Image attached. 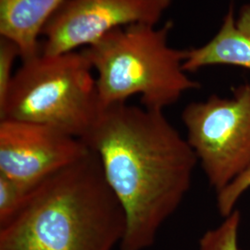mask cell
I'll return each instance as SVG.
<instances>
[{"label": "cell", "instance_id": "7", "mask_svg": "<svg viewBox=\"0 0 250 250\" xmlns=\"http://www.w3.org/2000/svg\"><path fill=\"white\" fill-rule=\"evenodd\" d=\"M90 151L80 138L48 125L0 120V174L35 188Z\"/></svg>", "mask_w": 250, "mask_h": 250}, {"label": "cell", "instance_id": "2", "mask_svg": "<svg viewBox=\"0 0 250 250\" xmlns=\"http://www.w3.org/2000/svg\"><path fill=\"white\" fill-rule=\"evenodd\" d=\"M125 229V211L90 149L33 189L0 226V250H113Z\"/></svg>", "mask_w": 250, "mask_h": 250}, {"label": "cell", "instance_id": "13", "mask_svg": "<svg viewBox=\"0 0 250 250\" xmlns=\"http://www.w3.org/2000/svg\"><path fill=\"white\" fill-rule=\"evenodd\" d=\"M250 188V166L234 180L217 192V208L226 218L235 209V205L244 193Z\"/></svg>", "mask_w": 250, "mask_h": 250}, {"label": "cell", "instance_id": "6", "mask_svg": "<svg viewBox=\"0 0 250 250\" xmlns=\"http://www.w3.org/2000/svg\"><path fill=\"white\" fill-rule=\"evenodd\" d=\"M170 4L171 0H66L43 29L41 52L76 51L121 27L158 25Z\"/></svg>", "mask_w": 250, "mask_h": 250}, {"label": "cell", "instance_id": "11", "mask_svg": "<svg viewBox=\"0 0 250 250\" xmlns=\"http://www.w3.org/2000/svg\"><path fill=\"white\" fill-rule=\"evenodd\" d=\"M33 189L0 174V226L18 212Z\"/></svg>", "mask_w": 250, "mask_h": 250}, {"label": "cell", "instance_id": "5", "mask_svg": "<svg viewBox=\"0 0 250 250\" xmlns=\"http://www.w3.org/2000/svg\"><path fill=\"white\" fill-rule=\"evenodd\" d=\"M186 139L216 192L250 166V83L231 98L211 95L182 112Z\"/></svg>", "mask_w": 250, "mask_h": 250}, {"label": "cell", "instance_id": "3", "mask_svg": "<svg viewBox=\"0 0 250 250\" xmlns=\"http://www.w3.org/2000/svg\"><path fill=\"white\" fill-rule=\"evenodd\" d=\"M172 27L170 21L121 27L82 50L97 73L102 108L138 95L142 107L163 111L200 87L184 70L187 49L169 45Z\"/></svg>", "mask_w": 250, "mask_h": 250}, {"label": "cell", "instance_id": "1", "mask_svg": "<svg viewBox=\"0 0 250 250\" xmlns=\"http://www.w3.org/2000/svg\"><path fill=\"white\" fill-rule=\"evenodd\" d=\"M125 211L121 250H145L191 188L198 161L163 111L118 103L101 109L83 140Z\"/></svg>", "mask_w": 250, "mask_h": 250}, {"label": "cell", "instance_id": "8", "mask_svg": "<svg viewBox=\"0 0 250 250\" xmlns=\"http://www.w3.org/2000/svg\"><path fill=\"white\" fill-rule=\"evenodd\" d=\"M214 65H231L250 70V4L234 18L231 4L214 37L200 47L187 49L184 70L195 72Z\"/></svg>", "mask_w": 250, "mask_h": 250}, {"label": "cell", "instance_id": "9", "mask_svg": "<svg viewBox=\"0 0 250 250\" xmlns=\"http://www.w3.org/2000/svg\"><path fill=\"white\" fill-rule=\"evenodd\" d=\"M66 0H0V36L18 45L21 60L41 51L39 37Z\"/></svg>", "mask_w": 250, "mask_h": 250}, {"label": "cell", "instance_id": "12", "mask_svg": "<svg viewBox=\"0 0 250 250\" xmlns=\"http://www.w3.org/2000/svg\"><path fill=\"white\" fill-rule=\"evenodd\" d=\"M21 58L18 45L9 38L0 36V107L4 104L13 79V66Z\"/></svg>", "mask_w": 250, "mask_h": 250}, {"label": "cell", "instance_id": "10", "mask_svg": "<svg viewBox=\"0 0 250 250\" xmlns=\"http://www.w3.org/2000/svg\"><path fill=\"white\" fill-rule=\"evenodd\" d=\"M240 223V211L234 209L224 218L223 224L203 234L199 240L198 250H241L238 245Z\"/></svg>", "mask_w": 250, "mask_h": 250}, {"label": "cell", "instance_id": "4", "mask_svg": "<svg viewBox=\"0 0 250 250\" xmlns=\"http://www.w3.org/2000/svg\"><path fill=\"white\" fill-rule=\"evenodd\" d=\"M93 72L78 50L21 60L0 120L48 125L84 140L102 109Z\"/></svg>", "mask_w": 250, "mask_h": 250}]
</instances>
